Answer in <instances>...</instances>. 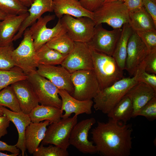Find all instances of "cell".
Wrapping results in <instances>:
<instances>
[{
  "label": "cell",
  "mask_w": 156,
  "mask_h": 156,
  "mask_svg": "<svg viewBox=\"0 0 156 156\" xmlns=\"http://www.w3.org/2000/svg\"><path fill=\"white\" fill-rule=\"evenodd\" d=\"M132 126L109 118L106 122L98 121L91 132L97 153L103 156L130 155L132 148Z\"/></svg>",
  "instance_id": "cell-1"
},
{
  "label": "cell",
  "mask_w": 156,
  "mask_h": 156,
  "mask_svg": "<svg viewBox=\"0 0 156 156\" xmlns=\"http://www.w3.org/2000/svg\"><path fill=\"white\" fill-rule=\"evenodd\" d=\"M138 82L136 73L132 77H124L111 86L100 90L93 99L94 109L107 114L129 89Z\"/></svg>",
  "instance_id": "cell-2"
},
{
  "label": "cell",
  "mask_w": 156,
  "mask_h": 156,
  "mask_svg": "<svg viewBox=\"0 0 156 156\" xmlns=\"http://www.w3.org/2000/svg\"><path fill=\"white\" fill-rule=\"evenodd\" d=\"M90 49L93 60V70L99 82L100 90L125 77L123 70L120 68L112 56Z\"/></svg>",
  "instance_id": "cell-3"
},
{
  "label": "cell",
  "mask_w": 156,
  "mask_h": 156,
  "mask_svg": "<svg viewBox=\"0 0 156 156\" xmlns=\"http://www.w3.org/2000/svg\"><path fill=\"white\" fill-rule=\"evenodd\" d=\"M129 11L122 0L103 3L93 12L96 25L105 23L114 29L121 28L128 23Z\"/></svg>",
  "instance_id": "cell-4"
},
{
  "label": "cell",
  "mask_w": 156,
  "mask_h": 156,
  "mask_svg": "<svg viewBox=\"0 0 156 156\" xmlns=\"http://www.w3.org/2000/svg\"><path fill=\"white\" fill-rule=\"evenodd\" d=\"M23 35V39L19 46L13 51L12 57L15 66L28 75L36 72L38 64L29 28L25 30Z\"/></svg>",
  "instance_id": "cell-5"
},
{
  "label": "cell",
  "mask_w": 156,
  "mask_h": 156,
  "mask_svg": "<svg viewBox=\"0 0 156 156\" xmlns=\"http://www.w3.org/2000/svg\"><path fill=\"white\" fill-rule=\"evenodd\" d=\"M39 103L61 108L62 100L58 89L49 80L38 74L36 71L27 75Z\"/></svg>",
  "instance_id": "cell-6"
},
{
  "label": "cell",
  "mask_w": 156,
  "mask_h": 156,
  "mask_svg": "<svg viewBox=\"0 0 156 156\" xmlns=\"http://www.w3.org/2000/svg\"><path fill=\"white\" fill-rule=\"evenodd\" d=\"M74 87L71 95L80 100H92L100 90L99 82L93 70H81L71 73Z\"/></svg>",
  "instance_id": "cell-7"
},
{
  "label": "cell",
  "mask_w": 156,
  "mask_h": 156,
  "mask_svg": "<svg viewBox=\"0 0 156 156\" xmlns=\"http://www.w3.org/2000/svg\"><path fill=\"white\" fill-rule=\"evenodd\" d=\"M60 19L66 33L74 42L87 43L94 33L96 24L90 18L65 15Z\"/></svg>",
  "instance_id": "cell-8"
},
{
  "label": "cell",
  "mask_w": 156,
  "mask_h": 156,
  "mask_svg": "<svg viewBox=\"0 0 156 156\" xmlns=\"http://www.w3.org/2000/svg\"><path fill=\"white\" fill-rule=\"evenodd\" d=\"M77 122V116L74 115L72 117L61 118L58 122L50 123L41 144H51L67 150L70 145L69 140L71 131Z\"/></svg>",
  "instance_id": "cell-9"
},
{
  "label": "cell",
  "mask_w": 156,
  "mask_h": 156,
  "mask_svg": "<svg viewBox=\"0 0 156 156\" xmlns=\"http://www.w3.org/2000/svg\"><path fill=\"white\" fill-rule=\"evenodd\" d=\"M122 30V27L108 30L103 28L101 24L96 25L92 36L86 43L90 48L112 56Z\"/></svg>",
  "instance_id": "cell-10"
},
{
  "label": "cell",
  "mask_w": 156,
  "mask_h": 156,
  "mask_svg": "<svg viewBox=\"0 0 156 156\" xmlns=\"http://www.w3.org/2000/svg\"><path fill=\"white\" fill-rule=\"evenodd\" d=\"M55 16V15H48L41 17L29 28L36 51L53 38L66 33L60 19L53 27H47V23L54 20Z\"/></svg>",
  "instance_id": "cell-11"
},
{
  "label": "cell",
  "mask_w": 156,
  "mask_h": 156,
  "mask_svg": "<svg viewBox=\"0 0 156 156\" xmlns=\"http://www.w3.org/2000/svg\"><path fill=\"white\" fill-rule=\"evenodd\" d=\"M74 42L73 49L67 55L61 66L70 73L81 70H93L92 56L87 43Z\"/></svg>",
  "instance_id": "cell-12"
},
{
  "label": "cell",
  "mask_w": 156,
  "mask_h": 156,
  "mask_svg": "<svg viewBox=\"0 0 156 156\" xmlns=\"http://www.w3.org/2000/svg\"><path fill=\"white\" fill-rule=\"evenodd\" d=\"M96 122L95 119L91 118L77 122L73 128L69 143L80 152L84 154H94L97 153L92 141L88 139V133Z\"/></svg>",
  "instance_id": "cell-13"
},
{
  "label": "cell",
  "mask_w": 156,
  "mask_h": 156,
  "mask_svg": "<svg viewBox=\"0 0 156 156\" xmlns=\"http://www.w3.org/2000/svg\"><path fill=\"white\" fill-rule=\"evenodd\" d=\"M148 52L146 45L133 31L128 42L125 68L131 76L135 75L139 65L144 60Z\"/></svg>",
  "instance_id": "cell-14"
},
{
  "label": "cell",
  "mask_w": 156,
  "mask_h": 156,
  "mask_svg": "<svg viewBox=\"0 0 156 156\" xmlns=\"http://www.w3.org/2000/svg\"><path fill=\"white\" fill-rule=\"evenodd\" d=\"M37 73L46 78L58 89L64 90L71 95L74 87L71 78V73L62 66L38 65Z\"/></svg>",
  "instance_id": "cell-15"
},
{
  "label": "cell",
  "mask_w": 156,
  "mask_h": 156,
  "mask_svg": "<svg viewBox=\"0 0 156 156\" xmlns=\"http://www.w3.org/2000/svg\"><path fill=\"white\" fill-rule=\"evenodd\" d=\"M58 94L62 100L61 109L65 111L62 118L69 117L73 113L75 114V115L77 116L83 114H92V108L94 103L92 100H78L63 90L58 89Z\"/></svg>",
  "instance_id": "cell-16"
},
{
  "label": "cell",
  "mask_w": 156,
  "mask_h": 156,
  "mask_svg": "<svg viewBox=\"0 0 156 156\" xmlns=\"http://www.w3.org/2000/svg\"><path fill=\"white\" fill-rule=\"evenodd\" d=\"M22 112L29 114L32 110L39 104L32 86L27 80L23 79L12 84Z\"/></svg>",
  "instance_id": "cell-17"
},
{
  "label": "cell",
  "mask_w": 156,
  "mask_h": 156,
  "mask_svg": "<svg viewBox=\"0 0 156 156\" xmlns=\"http://www.w3.org/2000/svg\"><path fill=\"white\" fill-rule=\"evenodd\" d=\"M53 10V0H35L28 10V15L14 36L13 41H15L21 38L25 30L36 22L43 14L47 12H52Z\"/></svg>",
  "instance_id": "cell-18"
},
{
  "label": "cell",
  "mask_w": 156,
  "mask_h": 156,
  "mask_svg": "<svg viewBox=\"0 0 156 156\" xmlns=\"http://www.w3.org/2000/svg\"><path fill=\"white\" fill-rule=\"evenodd\" d=\"M28 14L27 12L18 15H9L0 21V46L8 45L13 43L14 36Z\"/></svg>",
  "instance_id": "cell-19"
},
{
  "label": "cell",
  "mask_w": 156,
  "mask_h": 156,
  "mask_svg": "<svg viewBox=\"0 0 156 156\" xmlns=\"http://www.w3.org/2000/svg\"><path fill=\"white\" fill-rule=\"evenodd\" d=\"M53 11L55 16L60 19L67 15L78 18L86 16L93 20V12L83 8L79 1L76 0H53Z\"/></svg>",
  "instance_id": "cell-20"
},
{
  "label": "cell",
  "mask_w": 156,
  "mask_h": 156,
  "mask_svg": "<svg viewBox=\"0 0 156 156\" xmlns=\"http://www.w3.org/2000/svg\"><path fill=\"white\" fill-rule=\"evenodd\" d=\"M125 96L132 102L134 114L148 101L156 97V91L149 85L142 82H138L128 91Z\"/></svg>",
  "instance_id": "cell-21"
},
{
  "label": "cell",
  "mask_w": 156,
  "mask_h": 156,
  "mask_svg": "<svg viewBox=\"0 0 156 156\" xmlns=\"http://www.w3.org/2000/svg\"><path fill=\"white\" fill-rule=\"evenodd\" d=\"M50 124L48 120L38 123L31 122L27 127L25 135V146L29 153L33 154L37 149Z\"/></svg>",
  "instance_id": "cell-22"
},
{
  "label": "cell",
  "mask_w": 156,
  "mask_h": 156,
  "mask_svg": "<svg viewBox=\"0 0 156 156\" xmlns=\"http://www.w3.org/2000/svg\"><path fill=\"white\" fill-rule=\"evenodd\" d=\"M3 115L6 116L10 121L14 125L18 131V138L15 144L21 151L22 156L25 155L26 150L25 146V132L27 127L31 122L28 114L22 112H15L5 107H0Z\"/></svg>",
  "instance_id": "cell-23"
},
{
  "label": "cell",
  "mask_w": 156,
  "mask_h": 156,
  "mask_svg": "<svg viewBox=\"0 0 156 156\" xmlns=\"http://www.w3.org/2000/svg\"><path fill=\"white\" fill-rule=\"evenodd\" d=\"M128 24L133 31H156V25L143 6L129 12Z\"/></svg>",
  "instance_id": "cell-24"
},
{
  "label": "cell",
  "mask_w": 156,
  "mask_h": 156,
  "mask_svg": "<svg viewBox=\"0 0 156 156\" xmlns=\"http://www.w3.org/2000/svg\"><path fill=\"white\" fill-rule=\"evenodd\" d=\"M63 112L60 108L38 104L28 115L31 122L38 123L48 120L51 123L60 121Z\"/></svg>",
  "instance_id": "cell-25"
},
{
  "label": "cell",
  "mask_w": 156,
  "mask_h": 156,
  "mask_svg": "<svg viewBox=\"0 0 156 156\" xmlns=\"http://www.w3.org/2000/svg\"><path fill=\"white\" fill-rule=\"evenodd\" d=\"M133 31L128 23L123 25L120 36L112 56L123 70H125L128 40Z\"/></svg>",
  "instance_id": "cell-26"
},
{
  "label": "cell",
  "mask_w": 156,
  "mask_h": 156,
  "mask_svg": "<svg viewBox=\"0 0 156 156\" xmlns=\"http://www.w3.org/2000/svg\"><path fill=\"white\" fill-rule=\"evenodd\" d=\"M133 111L131 100L125 96L107 114L109 118L127 124L132 118Z\"/></svg>",
  "instance_id": "cell-27"
},
{
  "label": "cell",
  "mask_w": 156,
  "mask_h": 156,
  "mask_svg": "<svg viewBox=\"0 0 156 156\" xmlns=\"http://www.w3.org/2000/svg\"><path fill=\"white\" fill-rule=\"evenodd\" d=\"M36 55L38 64L47 66L61 65L67 55L60 53L46 44L36 51Z\"/></svg>",
  "instance_id": "cell-28"
},
{
  "label": "cell",
  "mask_w": 156,
  "mask_h": 156,
  "mask_svg": "<svg viewBox=\"0 0 156 156\" xmlns=\"http://www.w3.org/2000/svg\"><path fill=\"white\" fill-rule=\"evenodd\" d=\"M46 44L49 47L60 53L67 55L73 49L75 42L64 33L53 38Z\"/></svg>",
  "instance_id": "cell-29"
},
{
  "label": "cell",
  "mask_w": 156,
  "mask_h": 156,
  "mask_svg": "<svg viewBox=\"0 0 156 156\" xmlns=\"http://www.w3.org/2000/svg\"><path fill=\"white\" fill-rule=\"evenodd\" d=\"M27 78V75L16 66L10 70H0V90L14 82Z\"/></svg>",
  "instance_id": "cell-30"
},
{
  "label": "cell",
  "mask_w": 156,
  "mask_h": 156,
  "mask_svg": "<svg viewBox=\"0 0 156 156\" xmlns=\"http://www.w3.org/2000/svg\"><path fill=\"white\" fill-rule=\"evenodd\" d=\"M7 107L15 112H22L18 101L11 86L0 90V107Z\"/></svg>",
  "instance_id": "cell-31"
},
{
  "label": "cell",
  "mask_w": 156,
  "mask_h": 156,
  "mask_svg": "<svg viewBox=\"0 0 156 156\" xmlns=\"http://www.w3.org/2000/svg\"><path fill=\"white\" fill-rule=\"evenodd\" d=\"M0 10L9 15H18L28 12L19 0H0Z\"/></svg>",
  "instance_id": "cell-32"
},
{
  "label": "cell",
  "mask_w": 156,
  "mask_h": 156,
  "mask_svg": "<svg viewBox=\"0 0 156 156\" xmlns=\"http://www.w3.org/2000/svg\"><path fill=\"white\" fill-rule=\"evenodd\" d=\"M14 49L13 43L8 45L0 46V70H10L15 66L12 57Z\"/></svg>",
  "instance_id": "cell-33"
},
{
  "label": "cell",
  "mask_w": 156,
  "mask_h": 156,
  "mask_svg": "<svg viewBox=\"0 0 156 156\" xmlns=\"http://www.w3.org/2000/svg\"><path fill=\"white\" fill-rule=\"evenodd\" d=\"M33 154L34 156H68L69 155L67 150L52 144L45 147L42 144Z\"/></svg>",
  "instance_id": "cell-34"
},
{
  "label": "cell",
  "mask_w": 156,
  "mask_h": 156,
  "mask_svg": "<svg viewBox=\"0 0 156 156\" xmlns=\"http://www.w3.org/2000/svg\"><path fill=\"white\" fill-rule=\"evenodd\" d=\"M138 116H143L150 120L156 118V97L148 101L143 107L138 110L133 117Z\"/></svg>",
  "instance_id": "cell-35"
},
{
  "label": "cell",
  "mask_w": 156,
  "mask_h": 156,
  "mask_svg": "<svg viewBox=\"0 0 156 156\" xmlns=\"http://www.w3.org/2000/svg\"><path fill=\"white\" fill-rule=\"evenodd\" d=\"M136 73L139 82L146 83L156 91V74L150 73L145 71L143 61L139 65Z\"/></svg>",
  "instance_id": "cell-36"
},
{
  "label": "cell",
  "mask_w": 156,
  "mask_h": 156,
  "mask_svg": "<svg viewBox=\"0 0 156 156\" xmlns=\"http://www.w3.org/2000/svg\"><path fill=\"white\" fill-rule=\"evenodd\" d=\"M135 31L146 45L148 52L156 49V31Z\"/></svg>",
  "instance_id": "cell-37"
},
{
  "label": "cell",
  "mask_w": 156,
  "mask_h": 156,
  "mask_svg": "<svg viewBox=\"0 0 156 156\" xmlns=\"http://www.w3.org/2000/svg\"><path fill=\"white\" fill-rule=\"evenodd\" d=\"M143 61L145 71L156 74V49L148 52Z\"/></svg>",
  "instance_id": "cell-38"
},
{
  "label": "cell",
  "mask_w": 156,
  "mask_h": 156,
  "mask_svg": "<svg viewBox=\"0 0 156 156\" xmlns=\"http://www.w3.org/2000/svg\"><path fill=\"white\" fill-rule=\"evenodd\" d=\"M104 1V0H80L79 1L83 8L93 12L103 5Z\"/></svg>",
  "instance_id": "cell-39"
},
{
  "label": "cell",
  "mask_w": 156,
  "mask_h": 156,
  "mask_svg": "<svg viewBox=\"0 0 156 156\" xmlns=\"http://www.w3.org/2000/svg\"><path fill=\"white\" fill-rule=\"evenodd\" d=\"M143 5L156 25V3L151 0H143Z\"/></svg>",
  "instance_id": "cell-40"
},
{
  "label": "cell",
  "mask_w": 156,
  "mask_h": 156,
  "mask_svg": "<svg viewBox=\"0 0 156 156\" xmlns=\"http://www.w3.org/2000/svg\"><path fill=\"white\" fill-rule=\"evenodd\" d=\"M143 0H122L129 12L138 10L143 6Z\"/></svg>",
  "instance_id": "cell-41"
},
{
  "label": "cell",
  "mask_w": 156,
  "mask_h": 156,
  "mask_svg": "<svg viewBox=\"0 0 156 156\" xmlns=\"http://www.w3.org/2000/svg\"><path fill=\"white\" fill-rule=\"evenodd\" d=\"M10 122L5 115L0 116V138L7 134V129L9 126Z\"/></svg>",
  "instance_id": "cell-42"
},
{
  "label": "cell",
  "mask_w": 156,
  "mask_h": 156,
  "mask_svg": "<svg viewBox=\"0 0 156 156\" xmlns=\"http://www.w3.org/2000/svg\"><path fill=\"white\" fill-rule=\"evenodd\" d=\"M0 151H7L12 153L19 154L20 150L16 145H9L6 143L0 140Z\"/></svg>",
  "instance_id": "cell-43"
},
{
  "label": "cell",
  "mask_w": 156,
  "mask_h": 156,
  "mask_svg": "<svg viewBox=\"0 0 156 156\" xmlns=\"http://www.w3.org/2000/svg\"><path fill=\"white\" fill-rule=\"evenodd\" d=\"M25 7H29L35 0H19Z\"/></svg>",
  "instance_id": "cell-44"
},
{
  "label": "cell",
  "mask_w": 156,
  "mask_h": 156,
  "mask_svg": "<svg viewBox=\"0 0 156 156\" xmlns=\"http://www.w3.org/2000/svg\"><path fill=\"white\" fill-rule=\"evenodd\" d=\"M9 14H8L0 10V20H3Z\"/></svg>",
  "instance_id": "cell-45"
},
{
  "label": "cell",
  "mask_w": 156,
  "mask_h": 156,
  "mask_svg": "<svg viewBox=\"0 0 156 156\" xmlns=\"http://www.w3.org/2000/svg\"><path fill=\"white\" fill-rule=\"evenodd\" d=\"M18 155V154L14 153L8 154L7 153H4L0 152V156H16Z\"/></svg>",
  "instance_id": "cell-46"
},
{
  "label": "cell",
  "mask_w": 156,
  "mask_h": 156,
  "mask_svg": "<svg viewBox=\"0 0 156 156\" xmlns=\"http://www.w3.org/2000/svg\"><path fill=\"white\" fill-rule=\"evenodd\" d=\"M118 0H104L103 3H106L112 1H118Z\"/></svg>",
  "instance_id": "cell-47"
},
{
  "label": "cell",
  "mask_w": 156,
  "mask_h": 156,
  "mask_svg": "<svg viewBox=\"0 0 156 156\" xmlns=\"http://www.w3.org/2000/svg\"><path fill=\"white\" fill-rule=\"evenodd\" d=\"M3 115V114L2 112V110L0 108V116H2Z\"/></svg>",
  "instance_id": "cell-48"
},
{
  "label": "cell",
  "mask_w": 156,
  "mask_h": 156,
  "mask_svg": "<svg viewBox=\"0 0 156 156\" xmlns=\"http://www.w3.org/2000/svg\"><path fill=\"white\" fill-rule=\"evenodd\" d=\"M151 0L152 1H153L154 2H155V3H156V0Z\"/></svg>",
  "instance_id": "cell-49"
},
{
  "label": "cell",
  "mask_w": 156,
  "mask_h": 156,
  "mask_svg": "<svg viewBox=\"0 0 156 156\" xmlns=\"http://www.w3.org/2000/svg\"><path fill=\"white\" fill-rule=\"evenodd\" d=\"M77 1H79L80 0H76Z\"/></svg>",
  "instance_id": "cell-50"
}]
</instances>
